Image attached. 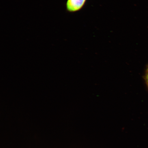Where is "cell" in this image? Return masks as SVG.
<instances>
[{
  "label": "cell",
  "mask_w": 148,
  "mask_h": 148,
  "mask_svg": "<svg viewBox=\"0 0 148 148\" xmlns=\"http://www.w3.org/2000/svg\"><path fill=\"white\" fill-rule=\"evenodd\" d=\"M86 0H67L66 8L68 12H75L82 9Z\"/></svg>",
  "instance_id": "1"
},
{
  "label": "cell",
  "mask_w": 148,
  "mask_h": 148,
  "mask_svg": "<svg viewBox=\"0 0 148 148\" xmlns=\"http://www.w3.org/2000/svg\"><path fill=\"white\" fill-rule=\"evenodd\" d=\"M145 80L148 86V69H147V72H146L145 75Z\"/></svg>",
  "instance_id": "2"
}]
</instances>
